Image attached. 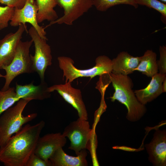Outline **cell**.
Here are the masks:
<instances>
[{"label":"cell","mask_w":166,"mask_h":166,"mask_svg":"<svg viewBox=\"0 0 166 166\" xmlns=\"http://www.w3.org/2000/svg\"><path fill=\"white\" fill-rule=\"evenodd\" d=\"M45 123L27 124L12 135L0 148V162L5 166H26L30 156L34 153L40 135Z\"/></svg>","instance_id":"1"},{"label":"cell","mask_w":166,"mask_h":166,"mask_svg":"<svg viewBox=\"0 0 166 166\" xmlns=\"http://www.w3.org/2000/svg\"><path fill=\"white\" fill-rule=\"evenodd\" d=\"M115 92L109 98L112 102L117 100L124 105L128 109L126 117L131 121L140 119L146 111L145 105L139 102L132 89L133 83L128 76L112 73L109 74Z\"/></svg>","instance_id":"2"},{"label":"cell","mask_w":166,"mask_h":166,"mask_svg":"<svg viewBox=\"0 0 166 166\" xmlns=\"http://www.w3.org/2000/svg\"><path fill=\"white\" fill-rule=\"evenodd\" d=\"M30 99H21L0 116V148L4 146L14 134L19 131L23 125L35 119L36 113L24 116L22 112Z\"/></svg>","instance_id":"3"},{"label":"cell","mask_w":166,"mask_h":166,"mask_svg":"<svg viewBox=\"0 0 166 166\" xmlns=\"http://www.w3.org/2000/svg\"><path fill=\"white\" fill-rule=\"evenodd\" d=\"M60 68L63 71V78L65 77V82L71 83L75 79L80 77H94L109 74L112 70V61L105 55H100L96 59V65L92 68L80 69L74 65L73 60L71 58L60 56L57 58Z\"/></svg>","instance_id":"4"},{"label":"cell","mask_w":166,"mask_h":166,"mask_svg":"<svg viewBox=\"0 0 166 166\" xmlns=\"http://www.w3.org/2000/svg\"><path fill=\"white\" fill-rule=\"evenodd\" d=\"M32 40L20 42L18 46L14 58L8 65L3 67L2 69L6 72L3 77L5 79L4 85L1 89L5 91L10 87V85L14 78L23 73L34 72L30 53V49Z\"/></svg>","instance_id":"5"},{"label":"cell","mask_w":166,"mask_h":166,"mask_svg":"<svg viewBox=\"0 0 166 166\" xmlns=\"http://www.w3.org/2000/svg\"><path fill=\"white\" fill-rule=\"evenodd\" d=\"M28 32L35 47L34 55L30 54L33 70L38 74L41 81H44L45 70L52 64L50 47L47 43L48 40L42 38L33 27Z\"/></svg>","instance_id":"6"},{"label":"cell","mask_w":166,"mask_h":166,"mask_svg":"<svg viewBox=\"0 0 166 166\" xmlns=\"http://www.w3.org/2000/svg\"><path fill=\"white\" fill-rule=\"evenodd\" d=\"M62 134L70 141L69 149L77 155L81 150L87 149L93 133L88 120L78 118L66 126Z\"/></svg>","instance_id":"7"},{"label":"cell","mask_w":166,"mask_h":166,"mask_svg":"<svg viewBox=\"0 0 166 166\" xmlns=\"http://www.w3.org/2000/svg\"><path fill=\"white\" fill-rule=\"evenodd\" d=\"M55 0L57 5L64 9V14L61 18L50 22L45 29L56 23L71 25L93 6V0Z\"/></svg>","instance_id":"8"},{"label":"cell","mask_w":166,"mask_h":166,"mask_svg":"<svg viewBox=\"0 0 166 166\" xmlns=\"http://www.w3.org/2000/svg\"><path fill=\"white\" fill-rule=\"evenodd\" d=\"M38 7L34 0H27L22 8H15L10 25L14 27L18 26L20 24L26 25L28 23L31 25L42 38L48 40L45 28L39 25L37 20Z\"/></svg>","instance_id":"9"},{"label":"cell","mask_w":166,"mask_h":166,"mask_svg":"<svg viewBox=\"0 0 166 166\" xmlns=\"http://www.w3.org/2000/svg\"><path fill=\"white\" fill-rule=\"evenodd\" d=\"M56 91L64 100L77 111L79 118L88 120V114L80 89L73 88L71 83L55 85L47 87L46 91L51 93Z\"/></svg>","instance_id":"10"},{"label":"cell","mask_w":166,"mask_h":166,"mask_svg":"<svg viewBox=\"0 0 166 166\" xmlns=\"http://www.w3.org/2000/svg\"><path fill=\"white\" fill-rule=\"evenodd\" d=\"M26 30L28 32L26 25L20 24L15 33H9L0 40V69L12 61L18 44Z\"/></svg>","instance_id":"11"},{"label":"cell","mask_w":166,"mask_h":166,"mask_svg":"<svg viewBox=\"0 0 166 166\" xmlns=\"http://www.w3.org/2000/svg\"><path fill=\"white\" fill-rule=\"evenodd\" d=\"M66 143V137L61 132L48 133L39 137L34 153L48 160L56 150L62 148Z\"/></svg>","instance_id":"12"},{"label":"cell","mask_w":166,"mask_h":166,"mask_svg":"<svg viewBox=\"0 0 166 166\" xmlns=\"http://www.w3.org/2000/svg\"><path fill=\"white\" fill-rule=\"evenodd\" d=\"M145 147L149 160L154 166L166 164V132L165 130H156L152 140Z\"/></svg>","instance_id":"13"},{"label":"cell","mask_w":166,"mask_h":166,"mask_svg":"<svg viewBox=\"0 0 166 166\" xmlns=\"http://www.w3.org/2000/svg\"><path fill=\"white\" fill-rule=\"evenodd\" d=\"M165 78L166 74L157 73L152 77L150 82L145 88L135 91L138 101L145 105L163 93L162 85Z\"/></svg>","instance_id":"14"},{"label":"cell","mask_w":166,"mask_h":166,"mask_svg":"<svg viewBox=\"0 0 166 166\" xmlns=\"http://www.w3.org/2000/svg\"><path fill=\"white\" fill-rule=\"evenodd\" d=\"M86 149L81 150L76 156L67 154L60 148L56 150L50 157L49 160L52 166H87Z\"/></svg>","instance_id":"15"},{"label":"cell","mask_w":166,"mask_h":166,"mask_svg":"<svg viewBox=\"0 0 166 166\" xmlns=\"http://www.w3.org/2000/svg\"><path fill=\"white\" fill-rule=\"evenodd\" d=\"M47 87L44 80L41 81L38 85L32 82L24 85L16 83L15 91L17 96L21 99L42 100L50 97V93L46 91Z\"/></svg>","instance_id":"16"},{"label":"cell","mask_w":166,"mask_h":166,"mask_svg":"<svg viewBox=\"0 0 166 166\" xmlns=\"http://www.w3.org/2000/svg\"><path fill=\"white\" fill-rule=\"evenodd\" d=\"M140 58V57H134L126 52L120 53L112 60V73L125 75L132 73L137 67Z\"/></svg>","instance_id":"17"},{"label":"cell","mask_w":166,"mask_h":166,"mask_svg":"<svg viewBox=\"0 0 166 166\" xmlns=\"http://www.w3.org/2000/svg\"><path fill=\"white\" fill-rule=\"evenodd\" d=\"M138 71L148 77H152L158 73L156 54L152 50H147L140 57L137 67L134 71Z\"/></svg>","instance_id":"18"},{"label":"cell","mask_w":166,"mask_h":166,"mask_svg":"<svg viewBox=\"0 0 166 166\" xmlns=\"http://www.w3.org/2000/svg\"><path fill=\"white\" fill-rule=\"evenodd\" d=\"M38 8L37 20L38 23L45 20L50 22L58 18L54 10L57 5L55 0H34Z\"/></svg>","instance_id":"19"},{"label":"cell","mask_w":166,"mask_h":166,"mask_svg":"<svg viewBox=\"0 0 166 166\" xmlns=\"http://www.w3.org/2000/svg\"><path fill=\"white\" fill-rule=\"evenodd\" d=\"M20 99L17 96L14 87L5 91L0 90V116Z\"/></svg>","instance_id":"20"},{"label":"cell","mask_w":166,"mask_h":166,"mask_svg":"<svg viewBox=\"0 0 166 166\" xmlns=\"http://www.w3.org/2000/svg\"><path fill=\"white\" fill-rule=\"evenodd\" d=\"M120 4H126L132 6L137 8L138 5L133 0H93V6L98 11H106L110 8Z\"/></svg>","instance_id":"21"},{"label":"cell","mask_w":166,"mask_h":166,"mask_svg":"<svg viewBox=\"0 0 166 166\" xmlns=\"http://www.w3.org/2000/svg\"><path fill=\"white\" fill-rule=\"evenodd\" d=\"M137 5L145 6L157 10L161 14V19L164 23L166 22V4L158 0H133Z\"/></svg>","instance_id":"22"},{"label":"cell","mask_w":166,"mask_h":166,"mask_svg":"<svg viewBox=\"0 0 166 166\" xmlns=\"http://www.w3.org/2000/svg\"><path fill=\"white\" fill-rule=\"evenodd\" d=\"M15 8L0 6V30L7 27L13 15Z\"/></svg>","instance_id":"23"},{"label":"cell","mask_w":166,"mask_h":166,"mask_svg":"<svg viewBox=\"0 0 166 166\" xmlns=\"http://www.w3.org/2000/svg\"><path fill=\"white\" fill-rule=\"evenodd\" d=\"M26 166H52V165L49 160H44L34 153L28 159Z\"/></svg>","instance_id":"24"},{"label":"cell","mask_w":166,"mask_h":166,"mask_svg":"<svg viewBox=\"0 0 166 166\" xmlns=\"http://www.w3.org/2000/svg\"><path fill=\"white\" fill-rule=\"evenodd\" d=\"M160 57L157 61L158 70L160 73L166 74V47L160 46L159 48Z\"/></svg>","instance_id":"25"},{"label":"cell","mask_w":166,"mask_h":166,"mask_svg":"<svg viewBox=\"0 0 166 166\" xmlns=\"http://www.w3.org/2000/svg\"><path fill=\"white\" fill-rule=\"evenodd\" d=\"M27 0H0V4L9 7L20 9L25 5Z\"/></svg>","instance_id":"26"},{"label":"cell","mask_w":166,"mask_h":166,"mask_svg":"<svg viewBox=\"0 0 166 166\" xmlns=\"http://www.w3.org/2000/svg\"><path fill=\"white\" fill-rule=\"evenodd\" d=\"M162 90L163 93L166 92V78L164 80L162 85Z\"/></svg>","instance_id":"27"},{"label":"cell","mask_w":166,"mask_h":166,"mask_svg":"<svg viewBox=\"0 0 166 166\" xmlns=\"http://www.w3.org/2000/svg\"><path fill=\"white\" fill-rule=\"evenodd\" d=\"M3 76L4 75H2V74L0 73V78H1V77H3Z\"/></svg>","instance_id":"28"},{"label":"cell","mask_w":166,"mask_h":166,"mask_svg":"<svg viewBox=\"0 0 166 166\" xmlns=\"http://www.w3.org/2000/svg\"><path fill=\"white\" fill-rule=\"evenodd\" d=\"M160 0L164 3L166 2V0Z\"/></svg>","instance_id":"29"}]
</instances>
